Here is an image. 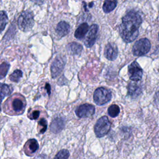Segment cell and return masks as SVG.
<instances>
[{
	"mask_svg": "<svg viewBox=\"0 0 159 159\" xmlns=\"http://www.w3.org/2000/svg\"><path fill=\"white\" fill-rule=\"evenodd\" d=\"M141 23V16L134 11H130L122 17V23L119 26V34L124 42H132L137 37Z\"/></svg>",
	"mask_w": 159,
	"mask_h": 159,
	"instance_id": "6da1fadb",
	"label": "cell"
},
{
	"mask_svg": "<svg viewBox=\"0 0 159 159\" xmlns=\"http://www.w3.org/2000/svg\"><path fill=\"white\" fill-rule=\"evenodd\" d=\"M7 102V113L11 115H19L24 112L26 102L25 98L19 94H15L6 102Z\"/></svg>",
	"mask_w": 159,
	"mask_h": 159,
	"instance_id": "7a4b0ae2",
	"label": "cell"
},
{
	"mask_svg": "<svg viewBox=\"0 0 159 159\" xmlns=\"http://www.w3.org/2000/svg\"><path fill=\"white\" fill-rule=\"evenodd\" d=\"M19 28L24 32L30 30L34 24L33 14L28 11H25L21 13L17 21Z\"/></svg>",
	"mask_w": 159,
	"mask_h": 159,
	"instance_id": "3957f363",
	"label": "cell"
},
{
	"mask_svg": "<svg viewBox=\"0 0 159 159\" xmlns=\"http://www.w3.org/2000/svg\"><path fill=\"white\" fill-rule=\"evenodd\" d=\"M112 97L110 90L103 88H98L94 93L93 99L94 102L98 105H103L108 102Z\"/></svg>",
	"mask_w": 159,
	"mask_h": 159,
	"instance_id": "277c9868",
	"label": "cell"
},
{
	"mask_svg": "<svg viewBox=\"0 0 159 159\" xmlns=\"http://www.w3.org/2000/svg\"><path fill=\"white\" fill-rule=\"evenodd\" d=\"M111 128V122L107 116H102L98 120L94 125V132L98 137L106 135Z\"/></svg>",
	"mask_w": 159,
	"mask_h": 159,
	"instance_id": "5b68a950",
	"label": "cell"
},
{
	"mask_svg": "<svg viewBox=\"0 0 159 159\" xmlns=\"http://www.w3.org/2000/svg\"><path fill=\"white\" fill-rule=\"evenodd\" d=\"M151 45L147 39H141L135 42L132 47V53L135 56H142L148 53Z\"/></svg>",
	"mask_w": 159,
	"mask_h": 159,
	"instance_id": "8992f818",
	"label": "cell"
},
{
	"mask_svg": "<svg viewBox=\"0 0 159 159\" xmlns=\"http://www.w3.org/2000/svg\"><path fill=\"white\" fill-rule=\"evenodd\" d=\"M95 112V107L92 104H84L79 106L75 110L76 116L80 118L91 117Z\"/></svg>",
	"mask_w": 159,
	"mask_h": 159,
	"instance_id": "52a82bcc",
	"label": "cell"
},
{
	"mask_svg": "<svg viewBox=\"0 0 159 159\" xmlns=\"http://www.w3.org/2000/svg\"><path fill=\"white\" fill-rule=\"evenodd\" d=\"M65 58L63 56H57L51 66V73L53 78L57 77L63 70L65 64Z\"/></svg>",
	"mask_w": 159,
	"mask_h": 159,
	"instance_id": "ba28073f",
	"label": "cell"
},
{
	"mask_svg": "<svg viewBox=\"0 0 159 159\" xmlns=\"http://www.w3.org/2000/svg\"><path fill=\"white\" fill-rule=\"evenodd\" d=\"M128 73L131 80L137 81L141 80L142 76V69L137 61H133L128 67Z\"/></svg>",
	"mask_w": 159,
	"mask_h": 159,
	"instance_id": "9c48e42d",
	"label": "cell"
},
{
	"mask_svg": "<svg viewBox=\"0 0 159 159\" xmlns=\"http://www.w3.org/2000/svg\"><path fill=\"white\" fill-rule=\"evenodd\" d=\"M98 31V25L93 24L90 27L88 32V34L84 41V43L86 47L89 48L94 45L96 40Z\"/></svg>",
	"mask_w": 159,
	"mask_h": 159,
	"instance_id": "30bf717a",
	"label": "cell"
},
{
	"mask_svg": "<svg viewBox=\"0 0 159 159\" xmlns=\"http://www.w3.org/2000/svg\"><path fill=\"white\" fill-rule=\"evenodd\" d=\"M118 54L117 47L115 43H109L106 45L104 50V55L109 60H115Z\"/></svg>",
	"mask_w": 159,
	"mask_h": 159,
	"instance_id": "8fae6325",
	"label": "cell"
},
{
	"mask_svg": "<svg viewBox=\"0 0 159 159\" xmlns=\"http://www.w3.org/2000/svg\"><path fill=\"white\" fill-rule=\"evenodd\" d=\"M39 149V143L37 141L34 139L29 140L24 145V151L27 155H31L34 153Z\"/></svg>",
	"mask_w": 159,
	"mask_h": 159,
	"instance_id": "7c38bea8",
	"label": "cell"
},
{
	"mask_svg": "<svg viewBox=\"0 0 159 159\" xmlns=\"http://www.w3.org/2000/svg\"><path fill=\"white\" fill-rule=\"evenodd\" d=\"M70 30V25L65 21L60 22L56 27V32L60 37H63L68 34Z\"/></svg>",
	"mask_w": 159,
	"mask_h": 159,
	"instance_id": "4fadbf2b",
	"label": "cell"
},
{
	"mask_svg": "<svg viewBox=\"0 0 159 159\" xmlns=\"http://www.w3.org/2000/svg\"><path fill=\"white\" fill-rule=\"evenodd\" d=\"M64 125L65 122L63 119L58 117L52 121L50 125V130L53 133H58L63 129Z\"/></svg>",
	"mask_w": 159,
	"mask_h": 159,
	"instance_id": "5bb4252c",
	"label": "cell"
},
{
	"mask_svg": "<svg viewBox=\"0 0 159 159\" xmlns=\"http://www.w3.org/2000/svg\"><path fill=\"white\" fill-rule=\"evenodd\" d=\"M89 30V26L87 23L81 24L75 30V37L78 39H83Z\"/></svg>",
	"mask_w": 159,
	"mask_h": 159,
	"instance_id": "9a60e30c",
	"label": "cell"
},
{
	"mask_svg": "<svg viewBox=\"0 0 159 159\" xmlns=\"http://www.w3.org/2000/svg\"><path fill=\"white\" fill-rule=\"evenodd\" d=\"M142 92L141 88L136 83H130L128 85V94L132 98H136Z\"/></svg>",
	"mask_w": 159,
	"mask_h": 159,
	"instance_id": "2e32d148",
	"label": "cell"
},
{
	"mask_svg": "<svg viewBox=\"0 0 159 159\" xmlns=\"http://www.w3.org/2000/svg\"><path fill=\"white\" fill-rule=\"evenodd\" d=\"M66 48L68 52L72 55H79L81 53L83 50V47L80 43L76 42L70 43L67 45Z\"/></svg>",
	"mask_w": 159,
	"mask_h": 159,
	"instance_id": "e0dca14e",
	"label": "cell"
},
{
	"mask_svg": "<svg viewBox=\"0 0 159 159\" xmlns=\"http://www.w3.org/2000/svg\"><path fill=\"white\" fill-rule=\"evenodd\" d=\"M12 91V88L11 86L6 84H0V100L11 94Z\"/></svg>",
	"mask_w": 159,
	"mask_h": 159,
	"instance_id": "ac0fdd59",
	"label": "cell"
},
{
	"mask_svg": "<svg viewBox=\"0 0 159 159\" xmlns=\"http://www.w3.org/2000/svg\"><path fill=\"white\" fill-rule=\"evenodd\" d=\"M117 5L116 1H106L102 6V9L104 12L109 13L111 12Z\"/></svg>",
	"mask_w": 159,
	"mask_h": 159,
	"instance_id": "d6986e66",
	"label": "cell"
},
{
	"mask_svg": "<svg viewBox=\"0 0 159 159\" xmlns=\"http://www.w3.org/2000/svg\"><path fill=\"white\" fill-rule=\"evenodd\" d=\"M8 18L7 14L4 11H0V33L4 29L7 23Z\"/></svg>",
	"mask_w": 159,
	"mask_h": 159,
	"instance_id": "ffe728a7",
	"label": "cell"
},
{
	"mask_svg": "<svg viewBox=\"0 0 159 159\" xmlns=\"http://www.w3.org/2000/svg\"><path fill=\"white\" fill-rule=\"evenodd\" d=\"M120 112L119 107L116 104L111 105L108 109V114L111 117H116Z\"/></svg>",
	"mask_w": 159,
	"mask_h": 159,
	"instance_id": "44dd1931",
	"label": "cell"
},
{
	"mask_svg": "<svg viewBox=\"0 0 159 159\" xmlns=\"http://www.w3.org/2000/svg\"><path fill=\"white\" fill-rule=\"evenodd\" d=\"M22 77V72L20 70H16L9 76V79L13 82H18Z\"/></svg>",
	"mask_w": 159,
	"mask_h": 159,
	"instance_id": "7402d4cb",
	"label": "cell"
},
{
	"mask_svg": "<svg viewBox=\"0 0 159 159\" xmlns=\"http://www.w3.org/2000/svg\"><path fill=\"white\" fill-rule=\"evenodd\" d=\"M9 69V65L8 63L4 62L0 65V80L2 79L6 76Z\"/></svg>",
	"mask_w": 159,
	"mask_h": 159,
	"instance_id": "603a6c76",
	"label": "cell"
},
{
	"mask_svg": "<svg viewBox=\"0 0 159 159\" xmlns=\"http://www.w3.org/2000/svg\"><path fill=\"white\" fill-rule=\"evenodd\" d=\"M70 153L68 150L66 149H63L57 153L53 159H68Z\"/></svg>",
	"mask_w": 159,
	"mask_h": 159,
	"instance_id": "cb8c5ba5",
	"label": "cell"
},
{
	"mask_svg": "<svg viewBox=\"0 0 159 159\" xmlns=\"http://www.w3.org/2000/svg\"><path fill=\"white\" fill-rule=\"evenodd\" d=\"M39 127L40 134H43L47 128V122L45 119H41L39 121Z\"/></svg>",
	"mask_w": 159,
	"mask_h": 159,
	"instance_id": "d4e9b609",
	"label": "cell"
},
{
	"mask_svg": "<svg viewBox=\"0 0 159 159\" xmlns=\"http://www.w3.org/2000/svg\"><path fill=\"white\" fill-rule=\"evenodd\" d=\"M40 115V111L37 109H34L32 110L30 112H29L28 117L31 120H35L37 119Z\"/></svg>",
	"mask_w": 159,
	"mask_h": 159,
	"instance_id": "484cf974",
	"label": "cell"
},
{
	"mask_svg": "<svg viewBox=\"0 0 159 159\" xmlns=\"http://www.w3.org/2000/svg\"><path fill=\"white\" fill-rule=\"evenodd\" d=\"M154 99H155V102L157 104L159 105V91L157 92L155 95V97H154Z\"/></svg>",
	"mask_w": 159,
	"mask_h": 159,
	"instance_id": "4316f807",
	"label": "cell"
},
{
	"mask_svg": "<svg viewBox=\"0 0 159 159\" xmlns=\"http://www.w3.org/2000/svg\"><path fill=\"white\" fill-rule=\"evenodd\" d=\"M45 88L47 89V93L48 94H50V86L49 85V84L47 83L46 84V86H45Z\"/></svg>",
	"mask_w": 159,
	"mask_h": 159,
	"instance_id": "83f0119b",
	"label": "cell"
},
{
	"mask_svg": "<svg viewBox=\"0 0 159 159\" xmlns=\"http://www.w3.org/2000/svg\"><path fill=\"white\" fill-rule=\"evenodd\" d=\"M158 40H159V33H158Z\"/></svg>",
	"mask_w": 159,
	"mask_h": 159,
	"instance_id": "f1b7e54d",
	"label": "cell"
}]
</instances>
